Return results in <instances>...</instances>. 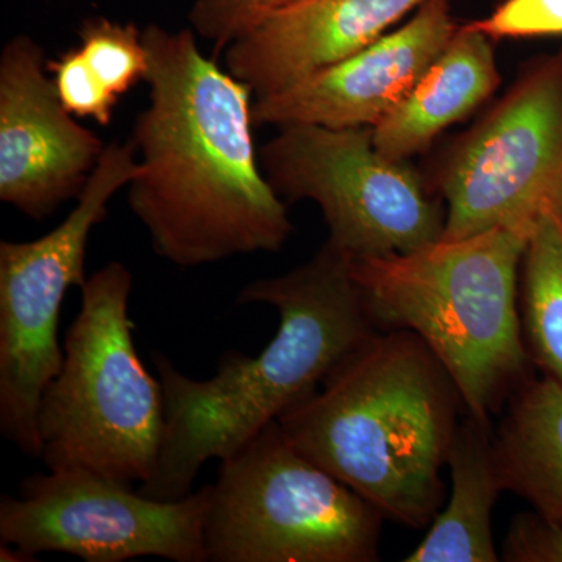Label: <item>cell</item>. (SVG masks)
<instances>
[{
    "label": "cell",
    "mask_w": 562,
    "mask_h": 562,
    "mask_svg": "<svg viewBox=\"0 0 562 562\" xmlns=\"http://www.w3.org/2000/svg\"><path fill=\"white\" fill-rule=\"evenodd\" d=\"M149 105L131 140L128 209L151 249L180 269L279 251L292 222L254 143V94L199 47L191 29L143 31Z\"/></svg>",
    "instance_id": "1"
},
{
    "label": "cell",
    "mask_w": 562,
    "mask_h": 562,
    "mask_svg": "<svg viewBox=\"0 0 562 562\" xmlns=\"http://www.w3.org/2000/svg\"><path fill=\"white\" fill-rule=\"evenodd\" d=\"M236 303H261L279 313V330L260 353L225 351L205 380L184 375L160 351L151 357L165 392V432L154 475L139 486L147 497L190 495L203 464L241 450L379 331L349 258L330 243L283 276L251 281Z\"/></svg>",
    "instance_id": "2"
},
{
    "label": "cell",
    "mask_w": 562,
    "mask_h": 562,
    "mask_svg": "<svg viewBox=\"0 0 562 562\" xmlns=\"http://www.w3.org/2000/svg\"><path fill=\"white\" fill-rule=\"evenodd\" d=\"M464 412L452 376L419 336L379 330L277 422L310 460L413 530L441 512L450 447Z\"/></svg>",
    "instance_id": "3"
},
{
    "label": "cell",
    "mask_w": 562,
    "mask_h": 562,
    "mask_svg": "<svg viewBox=\"0 0 562 562\" xmlns=\"http://www.w3.org/2000/svg\"><path fill=\"white\" fill-rule=\"evenodd\" d=\"M532 228L508 225L412 254L349 260L376 328L419 336L452 376L465 413L480 420L491 422L531 376L519 276Z\"/></svg>",
    "instance_id": "4"
},
{
    "label": "cell",
    "mask_w": 562,
    "mask_h": 562,
    "mask_svg": "<svg viewBox=\"0 0 562 562\" xmlns=\"http://www.w3.org/2000/svg\"><path fill=\"white\" fill-rule=\"evenodd\" d=\"M60 372L38 408L47 471L85 469L125 484L149 482L165 432V392L140 361L128 314L132 272L111 261L80 288Z\"/></svg>",
    "instance_id": "5"
},
{
    "label": "cell",
    "mask_w": 562,
    "mask_h": 562,
    "mask_svg": "<svg viewBox=\"0 0 562 562\" xmlns=\"http://www.w3.org/2000/svg\"><path fill=\"white\" fill-rule=\"evenodd\" d=\"M384 520L276 420L221 461L206 550L214 562H375Z\"/></svg>",
    "instance_id": "6"
},
{
    "label": "cell",
    "mask_w": 562,
    "mask_h": 562,
    "mask_svg": "<svg viewBox=\"0 0 562 562\" xmlns=\"http://www.w3.org/2000/svg\"><path fill=\"white\" fill-rule=\"evenodd\" d=\"M138 171L132 140L106 144L76 206L47 235L0 243V431L22 453L40 460L38 408L47 383L60 372L58 324L63 299L83 286L92 228Z\"/></svg>",
    "instance_id": "7"
},
{
    "label": "cell",
    "mask_w": 562,
    "mask_h": 562,
    "mask_svg": "<svg viewBox=\"0 0 562 562\" xmlns=\"http://www.w3.org/2000/svg\"><path fill=\"white\" fill-rule=\"evenodd\" d=\"M260 150L281 199L312 201L336 250L349 260L412 254L441 241L446 209L408 161L391 160L371 127L291 124Z\"/></svg>",
    "instance_id": "8"
},
{
    "label": "cell",
    "mask_w": 562,
    "mask_h": 562,
    "mask_svg": "<svg viewBox=\"0 0 562 562\" xmlns=\"http://www.w3.org/2000/svg\"><path fill=\"white\" fill-rule=\"evenodd\" d=\"M443 241L530 225L562 210V52L542 58L471 132L438 173Z\"/></svg>",
    "instance_id": "9"
},
{
    "label": "cell",
    "mask_w": 562,
    "mask_h": 562,
    "mask_svg": "<svg viewBox=\"0 0 562 562\" xmlns=\"http://www.w3.org/2000/svg\"><path fill=\"white\" fill-rule=\"evenodd\" d=\"M210 503L211 484L179 501H157L99 473L58 469L27 476L18 495H3L0 541L31 561L58 552L87 562H205Z\"/></svg>",
    "instance_id": "10"
},
{
    "label": "cell",
    "mask_w": 562,
    "mask_h": 562,
    "mask_svg": "<svg viewBox=\"0 0 562 562\" xmlns=\"http://www.w3.org/2000/svg\"><path fill=\"white\" fill-rule=\"evenodd\" d=\"M106 144L58 98L46 54L32 36L0 54V201L33 221L79 198Z\"/></svg>",
    "instance_id": "11"
},
{
    "label": "cell",
    "mask_w": 562,
    "mask_h": 562,
    "mask_svg": "<svg viewBox=\"0 0 562 562\" xmlns=\"http://www.w3.org/2000/svg\"><path fill=\"white\" fill-rule=\"evenodd\" d=\"M460 25L449 0H427L412 18L330 68L255 99L254 124L375 127L446 49Z\"/></svg>",
    "instance_id": "12"
},
{
    "label": "cell",
    "mask_w": 562,
    "mask_h": 562,
    "mask_svg": "<svg viewBox=\"0 0 562 562\" xmlns=\"http://www.w3.org/2000/svg\"><path fill=\"white\" fill-rule=\"evenodd\" d=\"M427 0H288L225 49L255 99L279 94L357 54Z\"/></svg>",
    "instance_id": "13"
},
{
    "label": "cell",
    "mask_w": 562,
    "mask_h": 562,
    "mask_svg": "<svg viewBox=\"0 0 562 562\" xmlns=\"http://www.w3.org/2000/svg\"><path fill=\"white\" fill-rule=\"evenodd\" d=\"M498 83L494 41L471 22L460 25L408 94L372 128L373 144L384 157L408 161L486 102Z\"/></svg>",
    "instance_id": "14"
},
{
    "label": "cell",
    "mask_w": 562,
    "mask_h": 562,
    "mask_svg": "<svg viewBox=\"0 0 562 562\" xmlns=\"http://www.w3.org/2000/svg\"><path fill=\"white\" fill-rule=\"evenodd\" d=\"M491 422L465 413L454 432L447 465L452 491L425 538L405 562H497L492 512L503 492L495 465Z\"/></svg>",
    "instance_id": "15"
},
{
    "label": "cell",
    "mask_w": 562,
    "mask_h": 562,
    "mask_svg": "<svg viewBox=\"0 0 562 562\" xmlns=\"http://www.w3.org/2000/svg\"><path fill=\"white\" fill-rule=\"evenodd\" d=\"M492 435L503 491L562 528V384L528 376Z\"/></svg>",
    "instance_id": "16"
},
{
    "label": "cell",
    "mask_w": 562,
    "mask_h": 562,
    "mask_svg": "<svg viewBox=\"0 0 562 562\" xmlns=\"http://www.w3.org/2000/svg\"><path fill=\"white\" fill-rule=\"evenodd\" d=\"M519 310L532 368L562 384V210L543 213L528 238Z\"/></svg>",
    "instance_id": "17"
},
{
    "label": "cell",
    "mask_w": 562,
    "mask_h": 562,
    "mask_svg": "<svg viewBox=\"0 0 562 562\" xmlns=\"http://www.w3.org/2000/svg\"><path fill=\"white\" fill-rule=\"evenodd\" d=\"M79 41L77 49L92 76L117 101L139 81H146L149 57L143 31L133 22L90 18L81 24Z\"/></svg>",
    "instance_id": "18"
},
{
    "label": "cell",
    "mask_w": 562,
    "mask_h": 562,
    "mask_svg": "<svg viewBox=\"0 0 562 562\" xmlns=\"http://www.w3.org/2000/svg\"><path fill=\"white\" fill-rule=\"evenodd\" d=\"M55 90L65 109L77 120H92L99 125H110L114 99L92 76L77 47L63 52L57 60L47 61Z\"/></svg>",
    "instance_id": "19"
},
{
    "label": "cell",
    "mask_w": 562,
    "mask_h": 562,
    "mask_svg": "<svg viewBox=\"0 0 562 562\" xmlns=\"http://www.w3.org/2000/svg\"><path fill=\"white\" fill-rule=\"evenodd\" d=\"M284 2L288 0H195L188 20L192 32L221 52Z\"/></svg>",
    "instance_id": "20"
},
{
    "label": "cell",
    "mask_w": 562,
    "mask_h": 562,
    "mask_svg": "<svg viewBox=\"0 0 562 562\" xmlns=\"http://www.w3.org/2000/svg\"><path fill=\"white\" fill-rule=\"evenodd\" d=\"M471 25L492 41L562 35V0H505Z\"/></svg>",
    "instance_id": "21"
},
{
    "label": "cell",
    "mask_w": 562,
    "mask_h": 562,
    "mask_svg": "<svg viewBox=\"0 0 562 562\" xmlns=\"http://www.w3.org/2000/svg\"><path fill=\"white\" fill-rule=\"evenodd\" d=\"M498 554L505 562H562V528L535 509L516 514Z\"/></svg>",
    "instance_id": "22"
}]
</instances>
